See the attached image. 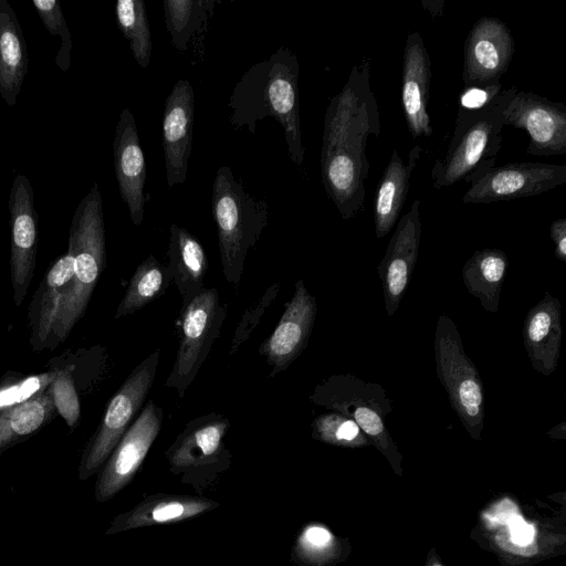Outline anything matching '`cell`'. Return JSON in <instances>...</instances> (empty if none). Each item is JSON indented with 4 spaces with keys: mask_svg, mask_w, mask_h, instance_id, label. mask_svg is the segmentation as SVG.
Segmentation results:
<instances>
[{
    "mask_svg": "<svg viewBox=\"0 0 566 566\" xmlns=\"http://www.w3.org/2000/svg\"><path fill=\"white\" fill-rule=\"evenodd\" d=\"M56 413L74 430L81 420V401L75 387L74 367L66 365L56 368V375L49 386Z\"/></svg>",
    "mask_w": 566,
    "mask_h": 566,
    "instance_id": "34",
    "label": "cell"
},
{
    "mask_svg": "<svg viewBox=\"0 0 566 566\" xmlns=\"http://www.w3.org/2000/svg\"><path fill=\"white\" fill-rule=\"evenodd\" d=\"M437 376L461 423L480 439L485 418V394L480 373L465 354L459 329L444 313L440 314L433 338Z\"/></svg>",
    "mask_w": 566,
    "mask_h": 566,
    "instance_id": "6",
    "label": "cell"
},
{
    "mask_svg": "<svg viewBox=\"0 0 566 566\" xmlns=\"http://www.w3.org/2000/svg\"><path fill=\"white\" fill-rule=\"evenodd\" d=\"M517 514V509L514 503L505 499L495 504L491 511L484 513L486 521L496 526L507 524L510 520Z\"/></svg>",
    "mask_w": 566,
    "mask_h": 566,
    "instance_id": "40",
    "label": "cell"
},
{
    "mask_svg": "<svg viewBox=\"0 0 566 566\" xmlns=\"http://www.w3.org/2000/svg\"><path fill=\"white\" fill-rule=\"evenodd\" d=\"M56 415L49 388L36 398L0 411V455L36 433Z\"/></svg>",
    "mask_w": 566,
    "mask_h": 566,
    "instance_id": "28",
    "label": "cell"
},
{
    "mask_svg": "<svg viewBox=\"0 0 566 566\" xmlns=\"http://www.w3.org/2000/svg\"><path fill=\"white\" fill-rule=\"evenodd\" d=\"M32 4L42 23L52 35L61 39L55 64L61 71H67L71 65L72 38L67 28L61 4L57 0H32Z\"/></svg>",
    "mask_w": 566,
    "mask_h": 566,
    "instance_id": "35",
    "label": "cell"
},
{
    "mask_svg": "<svg viewBox=\"0 0 566 566\" xmlns=\"http://www.w3.org/2000/svg\"><path fill=\"white\" fill-rule=\"evenodd\" d=\"M226 316V306L213 287H203L182 307L179 347L166 381V386L175 388L180 397L206 360Z\"/></svg>",
    "mask_w": 566,
    "mask_h": 566,
    "instance_id": "10",
    "label": "cell"
},
{
    "mask_svg": "<svg viewBox=\"0 0 566 566\" xmlns=\"http://www.w3.org/2000/svg\"><path fill=\"white\" fill-rule=\"evenodd\" d=\"M229 427L228 418L216 412L198 417L186 424L165 452L169 471L199 495L230 465L224 442Z\"/></svg>",
    "mask_w": 566,
    "mask_h": 566,
    "instance_id": "7",
    "label": "cell"
},
{
    "mask_svg": "<svg viewBox=\"0 0 566 566\" xmlns=\"http://www.w3.org/2000/svg\"><path fill=\"white\" fill-rule=\"evenodd\" d=\"M422 148L416 145L403 164L398 150H392L389 163L377 185L374 202L375 232L384 238L398 221L409 190L412 171L420 159Z\"/></svg>",
    "mask_w": 566,
    "mask_h": 566,
    "instance_id": "24",
    "label": "cell"
},
{
    "mask_svg": "<svg viewBox=\"0 0 566 566\" xmlns=\"http://www.w3.org/2000/svg\"><path fill=\"white\" fill-rule=\"evenodd\" d=\"M516 92L517 87L511 86L503 88L480 108L459 107L447 151L431 168L434 189L450 187L472 174L495 166L505 126L504 111Z\"/></svg>",
    "mask_w": 566,
    "mask_h": 566,
    "instance_id": "4",
    "label": "cell"
},
{
    "mask_svg": "<svg viewBox=\"0 0 566 566\" xmlns=\"http://www.w3.org/2000/svg\"><path fill=\"white\" fill-rule=\"evenodd\" d=\"M551 238L555 244V256L566 262V218L555 220L549 228Z\"/></svg>",
    "mask_w": 566,
    "mask_h": 566,
    "instance_id": "41",
    "label": "cell"
},
{
    "mask_svg": "<svg viewBox=\"0 0 566 566\" xmlns=\"http://www.w3.org/2000/svg\"><path fill=\"white\" fill-rule=\"evenodd\" d=\"M28 66V49L18 17L7 0H0V94L10 107L17 103Z\"/></svg>",
    "mask_w": 566,
    "mask_h": 566,
    "instance_id": "26",
    "label": "cell"
},
{
    "mask_svg": "<svg viewBox=\"0 0 566 566\" xmlns=\"http://www.w3.org/2000/svg\"><path fill=\"white\" fill-rule=\"evenodd\" d=\"M514 52L515 43L507 25L497 18H481L464 41V88L500 84Z\"/></svg>",
    "mask_w": 566,
    "mask_h": 566,
    "instance_id": "15",
    "label": "cell"
},
{
    "mask_svg": "<svg viewBox=\"0 0 566 566\" xmlns=\"http://www.w3.org/2000/svg\"><path fill=\"white\" fill-rule=\"evenodd\" d=\"M310 399L333 412L353 420L382 451L392 450L385 418L392 410L391 400L381 385L345 374L318 384Z\"/></svg>",
    "mask_w": 566,
    "mask_h": 566,
    "instance_id": "9",
    "label": "cell"
},
{
    "mask_svg": "<svg viewBox=\"0 0 566 566\" xmlns=\"http://www.w3.org/2000/svg\"><path fill=\"white\" fill-rule=\"evenodd\" d=\"M277 290H279V285L277 284H274L273 286H271L266 291L264 296L262 297V305H261V302H260V304H258V306L255 308H253L254 314H252L250 316L247 315V314L244 315V317L242 318L240 325L237 328L235 336L233 337L232 346L230 348V355L235 353L237 349L239 348V346L249 336L251 331L254 328L253 318H256V321L260 319V317L262 316L264 310L269 306V304L275 297Z\"/></svg>",
    "mask_w": 566,
    "mask_h": 566,
    "instance_id": "37",
    "label": "cell"
},
{
    "mask_svg": "<svg viewBox=\"0 0 566 566\" xmlns=\"http://www.w3.org/2000/svg\"><path fill=\"white\" fill-rule=\"evenodd\" d=\"M433 566H441V565H433Z\"/></svg>",
    "mask_w": 566,
    "mask_h": 566,
    "instance_id": "42",
    "label": "cell"
},
{
    "mask_svg": "<svg viewBox=\"0 0 566 566\" xmlns=\"http://www.w3.org/2000/svg\"><path fill=\"white\" fill-rule=\"evenodd\" d=\"M114 169L122 199L134 226L144 219L146 161L137 125L128 107L123 108L115 128Z\"/></svg>",
    "mask_w": 566,
    "mask_h": 566,
    "instance_id": "19",
    "label": "cell"
},
{
    "mask_svg": "<svg viewBox=\"0 0 566 566\" xmlns=\"http://www.w3.org/2000/svg\"><path fill=\"white\" fill-rule=\"evenodd\" d=\"M10 280L13 302L20 306L33 279L39 228L34 195L27 176L18 174L9 196Z\"/></svg>",
    "mask_w": 566,
    "mask_h": 566,
    "instance_id": "13",
    "label": "cell"
},
{
    "mask_svg": "<svg viewBox=\"0 0 566 566\" xmlns=\"http://www.w3.org/2000/svg\"><path fill=\"white\" fill-rule=\"evenodd\" d=\"M219 503L203 496L157 493L145 496L125 513L118 514L105 531L113 535L125 531L154 525L179 523L207 513Z\"/></svg>",
    "mask_w": 566,
    "mask_h": 566,
    "instance_id": "21",
    "label": "cell"
},
{
    "mask_svg": "<svg viewBox=\"0 0 566 566\" xmlns=\"http://www.w3.org/2000/svg\"><path fill=\"white\" fill-rule=\"evenodd\" d=\"M420 238V200L416 199L409 210L398 220L386 253L378 265L388 316L396 313L407 291L417 263Z\"/></svg>",
    "mask_w": 566,
    "mask_h": 566,
    "instance_id": "16",
    "label": "cell"
},
{
    "mask_svg": "<svg viewBox=\"0 0 566 566\" xmlns=\"http://www.w3.org/2000/svg\"><path fill=\"white\" fill-rule=\"evenodd\" d=\"M211 209L224 277L238 285L248 251L269 223V205L247 192L242 180H237L232 170L222 166L213 181Z\"/></svg>",
    "mask_w": 566,
    "mask_h": 566,
    "instance_id": "5",
    "label": "cell"
},
{
    "mask_svg": "<svg viewBox=\"0 0 566 566\" xmlns=\"http://www.w3.org/2000/svg\"><path fill=\"white\" fill-rule=\"evenodd\" d=\"M171 282L167 266L149 255L133 274L115 312V318L130 315L159 297Z\"/></svg>",
    "mask_w": 566,
    "mask_h": 566,
    "instance_id": "29",
    "label": "cell"
},
{
    "mask_svg": "<svg viewBox=\"0 0 566 566\" xmlns=\"http://www.w3.org/2000/svg\"><path fill=\"white\" fill-rule=\"evenodd\" d=\"M166 265L171 281L181 296L182 307L202 289L208 270V258L201 243L185 228L170 226Z\"/></svg>",
    "mask_w": 566,
    "mask_h": 566,
    "instance_id": "25",
    "label": "cell"
},
{
    "mask_svg": "<svg viewBox=\"0 0 566 566\" xmlns=\"http://www.w3.org/2000/svg\"><path fill=\"white\" fill-rule=\"evenodd\" d=\"M507 266L509 260L504 251L488 248L475 251L462 269V279L468 292L490 313H496L499 310Z\"/></svg>",
    "mask_w": 566,
    "mask_h": 566,
    "instance_id": "27",
    "label": "cell"
},
{
    "mask_svg": "<svg viewBox=\"0 0 566 566\" xmlns=\"http://www.w3.org/2000/svg\"><path fill=\"white\" fill-rule=\"evenodd\" d=\"M312 436L335 446L358 447L367 443V436L353 420L333 411L319 415L313 420Z\"/></svg>",
    "mask_w": 566,
    "mask_h": 566,
    "instance_id": "33",
    "label": "cell"
},
{
    "mask_svg": "<svg viewBox=\"0 0 566 566\" xmlns=\"http://www.w3.org/2000/svg\"><path fill=\"white\" fill-rule=\"evenodd\" d=\"M105 248L103 201L95 182L77 205L71 221L67 250L73 255L72 276L62 296L49 349L63 343L84 316L105 268Z\"/></svg>",
    "mask_w": 566,
    "mask_h": 566,
    "instance_id": "3",
    "label": "cell"
},
{
    "mask_svg": "<svg viewBox=\"0 0 566 566\" xmlns=\"http://www.w3.org/2000/svg\"><path fill=\"white\" fill-rule=\"evenodd\" d=\"M504 124L527 133L528 155L566 153V105L562 102L517 90L504 111Z\"/></svg>",
    "mask_w": 566,
    "mask_h": 566,
    "instance_id": "14",
    "label": "cell"
},
{
    "mask_svg": "<svg viewBox=\"0 0 566 566\" xmlns=\"http://www.w3.org/2000/svg\"><path fill=\"white\" fill-rule=\"evenodd\" d=\"M115 14L134 59L140 67L147 69L151 55V39L145 1L118 0Z\"/></svg>",
    "mask_w": 566,
    "mask_h": 566,
    "instance_id": "30",
    "label": "cell"
},
{
    "mask_svg": "<svg viewBox=\"0 0 566 566\" xmlns=\"http://www.w3.org/2000/svg\"><path fill=\"white\" fill-rule=\"evenodd\" d=\"M510 539L516 546H530L534 541L535 531L533 525L527 524L524 518L516 514L507 523Z\"/></svg>",
    "mask_w": 566,
    "mask_h": 566,
    "instance_id": "39",
    "label": "cell"
},
{
    "mask_svg": "<svg viewBox=\"0 0 566 566\" xmlns=\"http://www.w3.org/2000/svg\"><path fill=\"white\" fill-rule=\"evenodd\" d=\"M160 352L146 357L108 401L99 426L87 442L78 465V479L95 474L106 462L140 410L154 382Z\"/></svg>",
    "mask_w": 566,
    "mask_h": 566,
    "instance_id": "8",
    "label": "cell"
},
{
    "mask_svg": "<svg viewBox=\"0 0 566 566\" xmlns=\"http://www.w3.org/2000/svg\"><path fill=\"white\" fill-rule=\"evenodd\" d=\"M56 375V368L32 375L6 376L0 382V411L42 395Z\"/></svg>",
    "mask_w": 566,
    "mask_h": 566,
    "instance_id": "32",
    "label": "cell"
},
{
    "mask_svg": "<svg viewBox=\"0 0 566 566\" xmlns=\"http://www.w3.org/2000/svg\"><path fill=\"white\" fill-rule=\"evenodd\" d=\"M72 268L73 255L67 250L51 264L30 301L27 325L33 350L49 349L62 296L72 276Z\"/></svg>",
    "mask_w": 566,
    "mask_h": 566,
    "instance_id": "23",
    "label": "cell"
},
{
    "mask_svg": "<svg viewBox=\"0 0 566 566\" xmlns=\"http://www.w3.org/2000/svg\"><path fill=\"white\" fill-rule=\"evenodd\" d=\"M212 3L201 0L164 1L165 23L175 49L180 52L188 49L192 35L207 20L208 7Z\"/></svg>",
    "mask_w": 566,
    "mask_h": 566,
    "instance_id": "31",
    "label": "cell"
},
{
    "mask_svg": "<svg viewBox=\"0 0 566 566\" xmlns=\"http://www.w3.org/2000/svg\"><path fill=\"white\" fill-rule=\"evenodd\" d=\"M195 95L188 80H178L165 102L163 148L168 187L184 184L191 155Z\"/></svg>",
    "mask_w": 566,
    "mask_h": 566,
    "instance_id": "18",
    "label": "cell"
},
{
    "mask_svg": "<svg viewBox=\"0 0 566 566\" xmlns=\"http://www.w3.org/2000/svg\"><path fill=\"white\" fill-rule=\"evenodd\" d=\"M333 536L328 530L321 525L305 526L295 539L291 551V559L297 565L312 564L329 548Z\"/></svg>",
    "mask_w": 566,
    "mask_h": 566,
    "instance_id": "36",
    "label": "cell"
},
{
    "mask_svg": "<svg viewBox=\"0 0 566 566\" xmlns=\"http://www.w3.org/2000/svg\"><path fill=\"white\" fill-rule=\"evenodd\" d=\"M316 313L315 297L303 280H298L276 327L260 346V353L272 368L270 377L286 369L306 348Z\"/></svg>",
    "mask_w": 566,
    "mask_h": 566,
    "instance_id": "17",
    "label": "cell"
},
{
    "mask_svg": "<svg viewBox=\"0 0 566 566\" xmlns=\"http://www.w3.org/2000/svg\"><path fill=\"white\" fill-rule=\"evenodd\" d=\"M503 90L501 84L484 88H464L459 96V107L476 109L489 103L495 95Z\"/></svg>",
    "mask_w": 566,
    "mask_h": 566,
    "instance_id": "38",
    "label": "cell"
},
{
    "mask_svg": "<svg viewBox=\"0 0 566 566\" xmlns=\"http://www.w3.org/2000/svg\"><path fill=\"white\" fill-rule=\"evenodd\" d=\"M560 302L545 292L543 298L527 312L523 328V344L532 367L544 376L552 375L558 365L562 322Z\"/></svg>",
    "mask_w": 566,
    "mask_h": 566,
    "instance_id": "22",
    "label": "cell"
},
{
    "mask_svg": "<svg viewBox=\"0 0 566 566\" xmlns=\"http://www.w3.org/2000/svg\"><path fill=\"white\" fill-rule=\"evenodd\" d=\"M431 61L418 32L408 34L402 56L401 105L412 138L429 137L433 128L428 114Z\"/></svg>",
    "mask_w": 566,
    "mask_h": 566,
    "instance_id": "20",
    "label": "cell"
},
{
    "mask_svg": "<svg viewBox=\"0 0 566 566\" xmlns=\"http://www.w3.org/2000/svg\"><path fill=\"white\" fill-rule=\"evenodd\" d=\"M380 134V113L370 85V61L354 65L342 91L329 99L321 151L322 182L344 220L365 200L369 163L366 144Z\"/></svg>",
    "mask_w": 566,
    "mask_h": 566,
    "instance_id": "1",
    "label": "cell"
},
{
    "mask_svg": "<svg viewBox=\"0 0 566 566\" xmlns=\"http://www.w3.org/2000/svg\"><path fill=\"white\" fill-rule=\"evenodd\" d=\"M163 419V409L148 401L104 463L95 483L97 502L111 500L132 482L161 429Z\"/></svg>",
    "mask_w": 566,
    "mask_h": 566,
    "instance_id": "12",
    "label": "cell"
},
{
    "mask_svg": "<svg viewBox=\"0 0 566 566\" xmlns=\"http://www.w3.org/2000/svg\"><path fill=\"white\" fill-rule=\"evenodd\" d=\"M470 188L463 203H492L533 197L566 182V166L545 163H514L493 166L464 178Z\"/></svg>",
    "mask_w": 566,
    "mask_h": 566,
    "instance_id": "11",
    "label": "cell"
},
{
    "mask_svg": "<svg viewBox=\"0 0 566 566\" xmlns=\"http://www.w3.org/2000/svg\"><path fill=\"white\" fill-rule=\"evenodd\" d=\"M298 73L295 53L281 46L243 74L227 106L230 124L234 128H247L251 134L258 122L275 118L284 129L290 159L301 166L305 148L301 136Z\"/></svg>",
    "mask_w": 566,
    "mask_h": 566,
    "instance_id": "2",
    "label": "cell"
}]
</instances>
